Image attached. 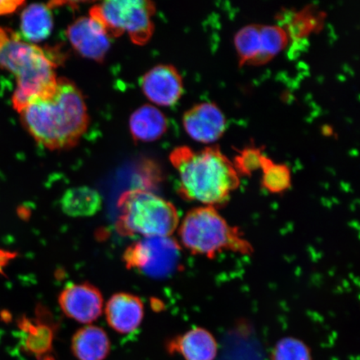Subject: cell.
<instances>
[{
    "label": "cell",
    "mask_w": 360,
    "mask_h": 360,
    "mask_svg": "<svg viewBox=\"0 0 360 360\" xmlns=\"http://www.w3.org/2000/svg\"><path fill=\"white\" fill-rule=\"evenodd\" d=\"M20 115L27 132L49 150L77 146L90 121L82 92L64 77L58 78L55 87L29 103Z\"/></svg>",
    "instance_id": "6da1fadb"
},
{
    "label": "cell",
    "mask_w": 360,
    "mask_h": 360,
    "mask_svg": "<svg viewBox=\"0 0 360 360\" xmlns=\"http://www.w3.org/2000/svg\"><path fill=\"white\" fill-rule=\"evenodd\" d=\"M169 160L178 172L179 193L184 200L217 208L240 186V174L218 146L200 151L177 147Z\"/></svg>",
    "instance_id": "7a4b0ae2"
},
{
    "label": "cell",
    "mask_w": 360,
    "mask_h": 360,
    "mask_svg": "<svg viewBox=\"0 0 360 360\" xmlns=\"http://www.w3.org/2000/svg\"><path fill=\"white\" fill-rule=\"evenodd\" d=\"M56 68L51 52L25 41L15 31L0 27V70L15 76L17 85L12 97L15 110L20 112L55 86Z\"/></svg>",
    "instance_id": "3957f363"
},
{
    "label": "cell",
    "mask_w": 360,
    "mask_h": 360,
    "mask_svg": "<svg viewBox=\"0 0 360 360\" xmlns=\"http://www.w3.org/2000/svg\"><path fill=\"white\" fill-rule=\"evenodd\" d=\"M177 229L179 245L193 255L214 259L225 251L242 255L253 252L238 229L212 206L201 205L188 211Z\"/></svg>",
    "instance_id": "277c9868"
},
{
    "label": "cell",
    "mask_w": 360,
    "mask_h": 360,
    "mask_svg": "<svg viewBox=\"0 0 360 360\" xmlns=\"http://www.w3.org/2000/svg\"><path fill=\"white\" fill-rule=\"evenodd\" d=\"M118 207L115 228L121 236L171 237L178 229L179 214L172 202L143 188L124 192Z\"/></svg>",
    "instance_id": "5b68a950"
},
{
    "label": "cell",
    "mask_w": 360,
    "mask_h": 360,
    "mask_svg": "<svg viewBox=\"0 0 360 360\" xmlns=\"http://www.w3.org/2000/svg\"><path fill=\"white\" fill-rule=\"evenodd\" d=\"M155 12V4L146 0H109L90 8L89 16L110 38L127 34L134 44L142 46L154 34Z\"/></svg>",
    "instance_id": "8992f818"
},
{
    "label": "cell",
    "mask_w": 360,
    "mask_h": 360,
    "mask_svg": "<svg viewBox=\"0 0 360 360\" xmlns=\"http://www.w3.org/2000/svg\"><path fill=\"white\" fill-rule=\"evenodd\" d=\"M180 247L171 237L143 238L126 249L123 260L126 267L147 276L168 277L178 267Z\"/></svg>",
    "instance_id": "52a82bcc"
},
{
    "label": "cell",
    "mask_w": 360,
    "mask_h": 360,
    "mask_svg": "<svg viewBox=\"0 0 360 360\" xmlns=\"http://www.w3.org/2000/svg\"><path fill=\"white\" fill-rule=\"evenodd\" d=\"M290 38L281 25H249L235 36L240 66L263 65L285 49Z\"/></svg>",
    "instance_id": "ba28073f"
},
{
    "label": "cell",
    "mask_w": 360,
    "mask_h": 360,
    "mask_svg": "<svg viewBox=\"0 0 360 360\" xmlns=\"http://www.w3.org/2000/svg\"><path fill=\"white\" fill-rule=\"evenodd\" d=\"M58 304L68 318L89 325L102 314L103 299L100 290L91 283H71L61 291Z\"/></svg>",
    "instance_id": "9c48e42d"
},
{
    "label": "cell",
    "mask_w": 360,
    "mask_h": 360,
    "mask_svg": "<svg viewBox=\"0 0 360 360\" xmlns=\"http://www.w3.org/2000/svg\"><path fill=\"white\" fill-rule=\"evenodd\" d=\"M66 35L81 56L98 63L105 60L110 49V37L90 16L79 17L68 26Z\"/></svg>",
    "instance_id": "30bf717a"
},
{
    "label": "cell",
    "mask_w": 360,
    "mask_h": 360,
    "mask_svg": "<svg viewBox=\"0 0 360 360\" xmlns=\"http://www.w3.org/2000/svg\"><path fill=\"white\" fill-rule=\"evenodd\" d=\"M141 86L148 100L158 106L175 105L184 92L182 76L176 68L170 65L152 68L143 75Z\"/></svg>",
    "instance_id": "8fae6325"
},
{
    "label": "cell",
    "mask_w": 360,
    "mask_h": 360,
    "mask_svg": "<svg viewBox=\"0 0 360 360\" xmlns=\"http://www.w3.org/2000/svg\"><path fill=\"white\" fill-rule=\"evenodd\" d=\"M183 126L186 132L197 142L211 143L221 138L226 130L224 112L214 103H198L184 112Z\"/></svg>",
    "instance_id": "7c38bea8"
},
{
    "label": "cell",
    "mask_w": 360,
    "mask_h": 360,
    "mask_svg": "<svg viewBox=\"0 0 360 360\" xmlns=\"http://www.w3.org/2000/svg\"><path fill=\"white\" fill-rule=\"evenodd\" d=\"M143 301L128 292H118L111 297L105 306L108 325L120 335H129L141 325L143 314Z\"/></svg>",
    "instance_id": "4fadbf2b"
},
{
    "label": "cell",
    "mask_w": 360,
    "mask_h": 360,
    "mask_svg": "<svg viewBox=\"0 0 360 360\" xmlns=\"http://www.w3.org/2000/svg\"><path fill=\"white\" fill-rule=\"evenodd\" d=\"M20 331L21 346L27 354L36 360H55L53 357V328L42 319L22 317L18 321Z\"/></svg>",
    "instance_id": "5bb4252c"
},
{
    "label": "cell",
    "mask_w": 360,
    "mask_h": 360,
    "mask_svg": "<svg viewBox=\"0 0 360 360\" xmlns=\"http://www.w3.org/2000/svg\"><path fill=\"white\" fill-rule=\"evenodd\" d=\"M167 350L169 354H179L186 360H214L218 345L210 331L198 327L170 340Z\"/></svg>",
    "instance_id": "9a60e30c"
},
{
    "label": "cell",
    "mask_w": 360,
    "mask_h": 360,
    "mask_svg": "<svg viewBox=\"0 0 360 360\" xmlns=\"http://www.w3.org/2000/svg\"><path fill=\"white\" fill-rule=\"evenodd\" d=\"M110 349L109 335L96 326L80 328L72 337L71 351L77 360H105Z\"/></svg>",
    "instance_id": "2e32d148"
},
{
    "label": "cell",
    "mask_w": 360,
    "mask_h": 360,
    "mask_svg": "<svg viewBox=\"0 0 360 360\" xmlns=\"http://www.w3.org/2000/svg\"><path fill=\"white\" fill-rule=\"evenodd\" d=\"M129 131L134 141H159L168 129V120L157 107L145 105L135 110L129 118Z\"/></svg>",
    "instance_id": "e0dca14e"
},
{
    "label": "cell",
    "mask_w": 360,
    "mask_h": 360,
    "mask_svg": "<svg viewBox=\"0 0 360 360\" xmlns=\"http://www.w3.org/2000/svg\"><path fill=\"white\" fill-rule=\"evenodd\" d=\"M51 8L48 4H32L22 11L20 34L22 39L35 44L49 37L53 29Z\"/></svg>",
    "instance_id": "ac0fdd59"
},
{
    "label": "cell",
    "mask_w": 360,
    "mask_h": 360,
    "mask_svg": "<svg viewBox=\"0 0 360 360\" xmlns=\"http://www.w3.org/2000/svg\"><path fill=\"white\" fill-rule=\"evenodd\" d=\"M60 207L63 212L71 217H89L101 210L102 198L93 188H70L61 197Z\"/></svg>",
    "instance_id": "d6986e66"
},
{
    "label": "cell",
    "mask_w": 360,
    "mask_h": 360,
    "mask_svg": "<svg viewBox=\"0 0 360 360\" xmlns=\"http://www.w3.org/2000/svg\"><path fill=\"white\" fill-rule=\"evenodd\" d=\"M289 15L290 20L285 21L287 27L283 28L286 30L290 39H304L322 27L323 15L315 11L314 7H306Z\"/></svg>",
    "instance_id": "ffe728a7"
},
{
    "label": "cell",
    "mask_w": 360,
    "mask_h": 360,
    "mask_svg": "<svg viewBox=\"0 0 360 360\" xmlns=\"http://www.w3.org/2000/svg\"><path fill=\"white\" fill-rule=\"evenodd\" d=\"M262 186L272 193L285 192L291 186V172L286 165L277 164L269 157L263 155L261 160Z\"/></svg>",
    "instance_id": "44dd1931"
},
{
    "label": "cell",
    "mask_w": 360,
    "mask_h": 360,
    "mask_svg": "<svg viewBox=\"0 0 360 360\" xmlns=\"http://www.w3.org/2000/svg\"><path fill=\"white\" fill-rule=\"evenodd\" d=\"M272 360H312L311 353L303 341L287 337L278 341L272 352Z\"/></svg>",
    "instance_id": "7402d4cb"
},
{
    "label": "cell",
    "mask_w": 360,
    "mask_h": 360,
    "mask_svg": "<svg viewBox=\"0 0 360 360\" xmlns=\"http://www.w3.org/2000/svg\"><path fill=\"white\" fill-rule=\"evenodd\" d=\"M263 155L262 148L247 147L238 153L233 165L238 174L250 175L255 171L260 169Z\"/></svg>",
    "instance_id": "603a6c76"
},
{
    "label": "cell",
    "mask_w": 360,
    "mask_h": 360,
    "mask_svg": "<svg viewBox=\"0 0 360 360\" xmlns=\"http://www.w3.org/2000/svg\"><path fill=\"white\" fill-rule=\"evenodd\" d=\"M25 2L20 0H0V15H7L15 13Z\"/></svg>",
    "instance_id": "cb8c5ba5"
}]
</instances>
